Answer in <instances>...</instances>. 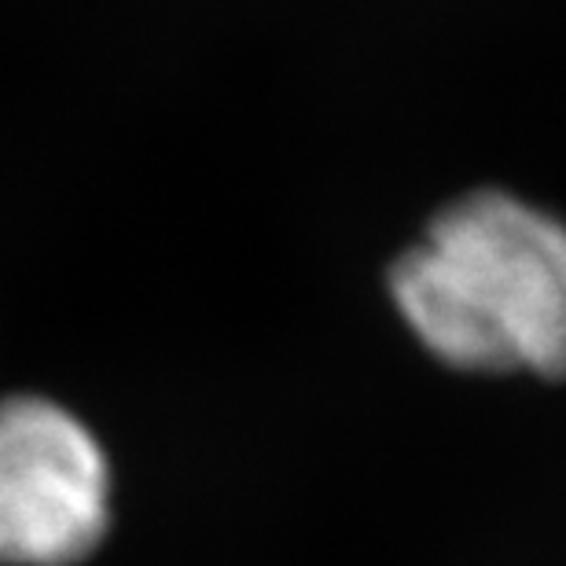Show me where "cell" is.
<instances>
[{"label": "cell", "instance_id": "1", "mask_svg": "<svg viewBox=\"0 0 566 566\" xmlns=\"http://www.w3.org/2000/svg\"><path fill=\"white\" fill-rule=\"evenodd\" d=\"M405 327L474 376L566 379V221L501 188L449 202L390 269Z\"/></svg>", "mask_w": 566, "mask_h": 566}, {"label": "cell", "instance_id": "2", "mask_svg": "<svg viewBox=\"0 0 566 566\" xmlns=\"http://www.w3.org/2000/svg\"><path fill=\"white\" fill-rule=\"evenodd\" d=\"M111 460L82 416L0 398V566H77L111 530Z\"/></svg>", "mask_w": 566, "mask_h": 566}]
</instances>
